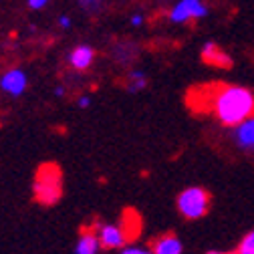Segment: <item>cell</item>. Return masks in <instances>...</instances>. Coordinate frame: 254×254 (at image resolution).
<instances>
[{
  "instance_id": "5bb4252c",
  "label": "cell",
  "mask_w": 254,
  "mask_h": 254,
  "mask_svg": "<svg viewBox=\"0 0 254 254\" xmlns=\"http://www.w3.org/2000/svg\"><path fill=\"white\" fill-rule=\"evenodd\" d=\"M236 254H254V230H250L238 244Z\"/></svg>"
},
{
  "instance_id": "277c9868",
  "label": "cell",
  "mask_w": 254,
  "mask_h": 254,
  "mask_svg": "<svg viewBox=\"0 0 254 254\" xmlns=\"http://www.w3.org/2000/svg\"><path fill=\"white\" fill-rule=\"evenodd\" d=\"M208 14L210 8L204 0H178L168 12V20L174 24H186L192 20H202Z\"/></svg>"
},
{
  "instance_id": "9c48e42d",
  "label": "cell",
  "mask_w": 254,
  "mask_h": 254,
  "mask_svg": "<svg viewBox=\"0 0 254 254\" xmlns=\"http://www.w3.org/2000/svg\"><path fill=\"white\" fill-rule=\"evenodd\" d=\"M95 61V49L91 45H79L69 53V65L75 71H87L93 67Z\"/></svg>"
},
{
  "instance_id": "8992f818",
  "label": "cell",
  "mask_w": 254,
  "mask_h": 254,
  "mask_svg": "<svg viewBox=\"0 0 254 254\" xmlns=\"http://www.w3.org/2000/svg\"><path fill=\"white\" fill-rule=\"evenodd\" d=\"M232 141L240 151L254 153V115L232 127Z\"/></svg>"
},
{
  "instance_id": "5b68a950",
  "label": "cell",
  "mask_w": 254,
  "mask_h": 254,
  "mask_svg": "<svg viewBox=\"0 0 254 254\" xmlns=\"http://www.w3.org/2000/svg\"><path fill=\"white\" fill-rule=\"evenodd\" d=\"M97 236L101 242V248L105 250H121L131 238V232L127 224H113V222H103L97 224Z\"/></svg>"
},
{
  "instance_id": "52a82bcc",
  "label": "cell",
  "mask_w": 254,
  "mask_h": 254,
  "mask_svg": "<svg viewBox=\"0 0 254 254\" xmlns=\"http://www.w3.org/2000/svg\"><path fill=\"white\" fill-rule=\"evenodd\" d=\"M28 87V75L22 69H10L0 77V89L10 97H20Z\"/></svg>"
},
{
  "instance_id": "2e32d148",
  "label": "cell",
  "mask_w": 254,
  "mask_h": 254,
  "mask_svg": "<svg viewBox=\"0 0 254 254\" xmlns=\"http://www.w3.org/2000/svg\"><path fill=\"white\" fill-rule=\"evenodd\" d=\"M49 2H51V0H26L28 8H33V10H43Z\"/></svg>"
},
{
  "instance_id": "4fadbf2b",
  "label": "cell",
  "mask_w": 254,
  "mask_h": 254,
  "mask_svg": "<svg viewBox=\"0 0 254 254\" xmlns=\"http://www.w3.org/2000/svg\"><path fill=\"white\" fill-rule=\"evenodd\" d=\"M77 2L87 14H97L105 6V0H77Z\"/></svg>"
},
{
  "instance_id": "30bf717a",
  "label": "cell",
  "mask_w": 254,
  "mask_h": 254,
  "mask_svg": "<svg viewBox=\"0 0 254 254\" xmlns=\"http://www.w3.org/2000/svg\"><path fill=\"white\" fill-rule=\"evenodd\" d=\"M153 254H184V244L176 234H164L149 246Z\"/></svg>"
},
{
  "instance_id": "3957f363",
  "label": "cell",
  "mask_w": 254,
  "mask_h": 254,
  "mask_svg": "<svg viewBox=\"0 0 254 254\" xmlns=\"http://www.w3.org/2000/svg\"><path fill=\"white\" fill-rule=\"evenodd\" d=\"M176 208L182 214V218H186L190 222L202 220L210 210L208 190H204L200 186H190V188L182 190L176 198Z\"/></svg>"
},
{
  "instance_id": "9a60e30c",
  "label": "cell",
  "mask_w": 254,
  "mask_h": 254,
  "mask_svg": "<svg viewBox=\"0 0 254 254\" xmlns=\"http://www.w3.org/2000/svg\"><path fill=\"white\" fill-rule=\"evenodd\" d=\"M119 254H153L151 248H145V246H137V244H125Z\"/></svg>"
},
{
  "instance_id": "44dd1931",
  "label": "cell",
  "mask_w": 254,
  "mask_h": 254,
  "mask_svg": "<svg viewBox=\"0 0 254 254\" xmlns=\"http://www.w3.org/2000/svg\"><path fill=\"white\" fill-rule=\"evenodd\" d=\"M208 254H224V252H218V250H212V252H208Z\"/></svg>"
},
{
  "instance_id": "d6986e66",
  "label": "cell",
  "mask_w": 254,
  "mask_h": 254,
  "mask_svg": "<svg viewBox=\"0 0 254 254\" xmlns=\"http://www.w3.org/2000/svg\"><path fill=\"white\" fill-rule=\"evenodd\" d=\"M91 97H89V95H81V97L77 99V105H79V109H89L91 107Z\"/></svg>"
},
{
  "instance_id": "6da1fadb",
  "label": "cell",
  "mask_w": 254,
  "mask_h": 254,
  "mask_svg": "<svg viewBox=\"0 0 254 254\" xmlns=\"http://www.w3.org/2000/svg\"><path fill=\"white\" fill-rule=\"evenodd\" d=\"M204 107L224 127L238 125L254 115V91L242 85H218L208 91Z\"/></svg>"
},
{
  "instance_id": "e0dca14e",
  "label": "cell",
  "mask_w": 254,
  "mask_h": 254,
  "mask_svg": "<svg viewBox=\"0 0 254 254\" xmlns=\"http://www.w3.org/2000/svg\"><path fill=\"white\" fill-rule=\"evenodd\" d=\"M143 22H145V16H143L141 12H135V14H131V18H129V24H131L133 28L143 26Z\"/></svg>"
},
{
  "instance_id": "ba28073f",
  "label": "cell",
  "mask_w": 254,
  "mask_h": 254,
  "mask_svg": "<svg viewBox=\"0 0 254 254\" xmlns=\"http://www.w3.org/2000/svg\"><path fill=\"white\" fill-rule=\"evenodd\" d=\"M200 57H202V61L206 63V65L216 67V69H230L232 67V57L224 49H222V47H218L216 43H212V41L202 47Z\"/></svg>"
},
{
  "instance_id": "7c38bea8",
  "label": "cell",
  "mask_w": 254,
  "mask_h": 254,
  "mask_svg": "<svg viewBox=\"0 0 254 254\" xmlns=\"http://www.w3.org/2000/svg\"><path fill=\"white\" fill-rule=\"evenodd\" d=\"M125 85L131 93H139V91H143L147 87V75L143 71H139V69H133V71L127 73Z\"/></svg>"
},
{
  "instance_id": "8fae6325",
  "label": "cell",
  "mask_w": 254,
  "mask_h": 254,
  "mask_svg": "<svg viewBox=\"0 0 254 254\" xmlns=\"http://www.w3.org/2000/svg\"><path fill=\"white\" fill-rule=\"evenodd\" d=\"M101 242L97 236V230H83L79 234V240L75 244V254H99Z\"/></svg>"
},
{
  "instance_id": "7a4b0ae2",
  "label": "cell",
  "mask_w": 254,
  "mask_h": 254,
  "mask_svg": "<svg viewBox=\"0 0 254 254\" xmlns=\"http://www.w3.org/2000/svg\"><path fill=\"white\" fill-rule=\"evenodd\" d=\"M35 196L41 204L53 206L63 196V174L55 164H45L39 168L35 178Z\"/></svg>"
},
{
  "instance_id": "ffe728a7",
  "label": "cell",
  "mask_w": 254,
  "mask_h": 254,
  "mask_svg": "<svg viewBox=\"0 0 254 254\" xmlns=\"http://www.w3.org/2000/svg\"><path fill=\"white\" fill-rule=\"evenodd\" d=\"M55 95H57V97H63V95H65V89H63V87H57V89H55Z\"/></svg>"
},
{
  "instance_id": "ac0fdd59",
  "label": "cell",
  "mask_w": 254,
  "mask_h": 254,
  "mask_svg": "<svg viewBox=\"0 0 254 254\" xmlns=\"http://www.w3.org/2000/svg\"><path fill=\"white\" fill-rule=\"evenodd\" d=\"M59 26L65 28V30H69V28L73 26V18H71L69 14H61V16H59Z\"/></svg>"
}]
</instances>
